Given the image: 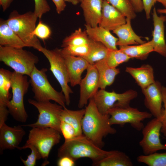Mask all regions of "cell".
Instances as JSON below:
<instances>
[{
	"label": "cell",
	"instance_id": "cell-1",
	"mask_svg": "<svg viewBox=\"0 0 166 166\" xmlns=\"http://www.w3.org/2000/svg\"><path fill=\"white\" fill-rule=\"evenodd\" d=\"M82 121L83 134L96 145L102 148L105 145L103 139L109 134H113L116 130L112 127L109 115L101 113L93 97L90 98L86 107Z\"/></svg>",
	"mask_w": 166,
	"mask_h": 166
},
{
	"label": "cell",
	"instance_id": "cell-29",
	"mask_svg": "<svg viewBox=\"0 0 166 166\" xmlns=\"http://www.w3.org/2000/svg\"><path fill=\"white\" fill-rule=\"evenodd\" d=\"M89 45V52L88 55L84 58L90 65H93L106 57L109 49L103 44L90 39Z\"/></svg>",
	"mask_w": 166,
	"mask_h": 166
},
{
	"label": "cell",
	"instance_id": "cell-38",
	"mask_svg": "<svg viewBox=\"0 0 166 166\" xmlns=\"http://www.w3.org/2000/svg\"><path fill=\"white\" fill-rule=\"evenodd\" d=\"M60 129L65 140H70L76 136V131L73 127L70 124L64 121H61Z\"/></svg>",
	"mask_w": 166,
	"mask_h": 166
},
{
	"label": "cell",
	"instance_id": "cell-31",
	"mask_svg": "<svg viewBox=\"0 0 166 166\" xmlns=\"http://www.w3.org/2000/svg\"><path fill=\"white\" fill-rule=\"evenodd\" d=\"M162 153L157 152L148 155H141L137 158L139 163L149 166H166V149Z\"/></svg>",
	"mask_w": 166,
	"mask_h": 166
},
{
	"label": "cell",
	"instance_id": "cell-11",
	"mask_svg": "<svg viewBox=\"0 0 166 166\" xmlns=\"http://www.w3.org/2000/svg\"><path fill=\"white\" fill-rule=\"evenodd\" d=\"M109 121L111 124H118L121 126L129 124L136 130H142L144 125V120L151 118L152 116L150 113L141 111L138 109L130 106L113 108L109 111Z\"/></svg>",
	"mask_w": 166,
	"mask_h": 166
},
{
	"label": "cell",
	"instance_id": "cell-4",
	"mask_svg": "<svg viewBox=\"0 0 166 166\" xmlns=\"http://www.w3.org/2000/svg\"><path fill=\"white\" fill-rule=\"evenodd\" d=\"M23 48L0 45V61L14 71L30 77L39 60L37 56Z\"/></svg>",
	"mask_w": 166,
	"mask_h": 166
},
{
	"label": "cell",
	"instance_id": "cell-14",
	"mask_svg": "<svg viewBox=\"0 0 166 166\" xmlns=\"http://www.w3.org/2000/svg\"><path fill=\"white\" fill-rule=\"evenodd\" d=\"M162 87L159 81H155L147 87L141 89L144 97V105L154 117L160 118L162 115Z\"/></svg>",
	"mask_w": 166,
	"mask_h": 166
},
{
	"label": "cell",
	"instance_id": "cell-2",
	"mask_svg": "<svg viewBox=\"0 0 166 166\" xmlns=\"http://www.w3.org/2000/svg\"><path fill=\"white\" fill-rule=\"evenodd\" d=\"M114 151L102 149L83 134L65 140L58 149L57 156L59 158L69 156L75 161L81 158H89L92 161L93 165L112 154Z\"/></svg>",
	"mask_w": 166,
	"mask_h": 166
},
{
	"label": "cell",
	"instance_id": "cell-37",
	"mask_svg": "<svg viewBox=\"0 0 166 166\" xmlns=\"http://www.w3.org/2000/svg\"><path fill=\"white\" fill-rule=\"evenodd\" d=\"M34 13L40 20L43 15L49 12L51 10L47 0H34Z\"/></svg>",
	"mask_w": 166,
	"mask_h": 166
},
{
	"label": "cell",
	"instance_id": "cell-24",
	"mask_svg": "<svg viewBox=\"0 0 166 166\" xmlns=\"http://www.w3.org/2000/svg\"><path fill=\"white\" fill-rule=\"evenodd\" d=\"M94 65L98 73L99 87L101 89H105L107 86L112 85L117 75L120 73L119 69L109 66L105 59L96 62Z\"/></svg>",
	"mask_w": 166,
	"mask_h": 166
},
{
	"label": "cell",
	"instance_id": "cell-9",
	"mask_svg": "<svg viewBox=\"0 0 166 166\" xmlns=\"http://www.w3.org/2000/svg\"><path fill=\"white\" fill-rule=\"evenodd\" d=\"M29 103L35 106L39 113L37 121L34 123L22 125L31 128H51L61 133V115L63 107L50 101L40 102L35 100L28 99Z\"/></svg>",
	"mask_w": 166,
	"mask_h": 166
},
{
	"label": "cell",
	"instance_id": "cell-40",
	"mask_svg": "<svg viewBox=\"0 0 166 166\" xmlns=\"http://www.w3.org/2000/svg\"><path fill=\"white\" fill-rule=\"evenodd\" d=\"M145 11L146 18L148 19L150 18V12L152 7L156 2V0H142Z\"/></svg>",
	"mask_w": 166,
	"mask_h": 166
},
{
	"label": "cell",
	"instance_id": "cell-20",
	"mask_svg": "<svg viewBox=\"0 0 166 166\" xmlns=\"http://www.w3.org/2000/svg\"><path fill=\"white\" fill-rule=\"evenodd\" d=\"M131 20L126 18L125 23L113 31V32L118 37L117 45H137L146 42L142 39L141 37L138 36L134 32L131 26Z\"/></svg>",
	"mask_w": 166,
	"mask_h": 166
},
{
	"label": "cell",
	"instance_id": "cell-18",
	"mask_svg": "<svg viewBox=\"0 0 166 166\" xmlns=\"http://www.w3.org/2000/svg\"><path fill=\"white\" fill-rule=\"evenodd\" d=\"M62 53L64 57L71 86L74 87L79 85L82 79V73L87 70L90 64L82 57Z\"/></svg>",
	"mask_w": 166,
	"mask_h": 166
},
{
	"label": "cell",
	"instance_id": "cell-10",
	"mask_svg": "<svg viewBox=\"0 0 166 166\" xmlns=\"http://www.w3.org/2000/svg\"><path fill=\"white\" fill-rule=\"evenodd\" d=\"M137 96V92L131 89L117 93L113 91L108 92L100 89L93 97L100 112L104 115H109V111L113 108L130 106L131 101Z\"/></svg>",
	"mask_w": 166,
	"mask_h": 166
},
{
	"label": "cell",
	"instance_id": "cell-25",
	"mask_svg": "<svg viewBox=\"0 0 166 166\" xmlns=\"http://www.w3.org/2000/svg\"><path fill=\"white\" fill-rule=\"evenodd\" d=\"M119 49L131 58L143 60L146 59L149 53L154 51L152 40L139 45L119 46Z\"/></svg>",
	"mask_w": 166,
	"mask_h": 166
},
{
	"label": "cell",
	"instance_id": "cell-6",
	"mask_svg": "<svg viewBox=\"0 0 166 166\" xmlns=\"http://www.w3.org/2000/svg\"><path fill=\"white\" fill-rule=\"evenodd\" d=\"M47 69H38L35 66L30 76V83L34 93L35 100L40 102L52 100L62 106L65 107L66 100L62 92L55 90L50 84L47 79Z\"/></svg>",
	"mask_w": 166,
	"mask_h": 166
},
{
	"label": "cell",
	"instance_id": "cell-48",
	"mask_svg": "<svg viewBox=\"0 0 166 166\" xmlns=\"http://www.w3.org/2000/svg\"><path fill=\"white\" fill-rule=\"evenodd\" d=\"M83 0H78L79 2H81Z\"/></svg>",
	"mask_w": 166,
	"mask_h": 166
},
{
	"label": "cell",
	"instance_id": "cell-5",
	"mask_svg": "<svg viewBox=\"0 0 166 166\" xmlns=\"http://www.w3.org/2000/svg\"><path fill=\"white\" fill-rule=\"evenodd\" d=\"M30 82L27 75L14 71L11 79L12 99L6 106L9 113L16 121L25 122L28 115L24 107V97L29 89Z\"/></svg>",
	"mask_w": 166,
	"mask_h": 166
},
{
	"label": "cell",
	"instance_id": "cell-27",
	"mask_svg": "<svg viewBox=\"0 0 166 166\" xmlns=\"http://www.w3.org/2000/svg\"><path fill=\"white\" fill-rule=\"evenodd\" d=\"M94 166H132L130 157L125 153L115 150L111 154L93 165Z\"/></svg>",
	"mask_w": 166,
	"mask_h": 166
},
{
	"label": "cell",
	"instance_id": "cell-12",
	"mask_svg": "<svg viewBox=\"0 0 166 166\" xmlns=\"http://www.w3.org/2000/svg\"><path fill=\"white\" fill-rule=\"evenodd\" d=\"M162 126L160 118L154 117L142 130L143 138L139 144L144 155H148L166 149V144H162L160 139Z\"/></svg>",
	"mask_w": 166,
	"mask_h": 166
},
{
	"label": "cell",
	"instance_id": "cell-17",
	"mask_svg": "<svg viewBox=\"0 0 166 166\" xmlns=\"http://www.w3.org/2000/svg\"><path fill=\"white\" fill-rule=\"evenodd\" d=\"M126 22V18L121 12L105 0L102 4V18L99 26L113 31Z\"/></svg>",
	"mask_w": 166,
	"mask_h": 166
},
{
	"label": "cell",
	"instance_id": "cell-44",
	"mask_svg": "<svg viewBox=\"0 0 166 166\" xmlns=\"http://www.w3.org/2000/svg\"><path fill=\"white\" fill-rule=\"evenodd\" d=\"M14 0H0V5L3 11H5L10 6Z\"/></svg>",
	"mask_w": 166,
	"mask_h": 166
},
{
	"label": "cell",
	"instance_id": "cell-41",
	"mask_svg": "<svg viewBox=\"0 0 166 166\" xmlns=\"http://www.w3.org/2000/svg\"><path fill=\"white\" fill-rule=\"evenodd\" d=\"M75 161L71 157L64 156L59 158L57 164L58 166H74Z\"/></svg>",
	"mask_w": 166,
	"mask_h": 166
},
{
	"label": "cell",
	"instance_id": "cell-34",
	"mask_svg": "<svg viewBox=\"0 0 166 166\" xmlns=\"http://www.w3.org/2000/svg\"><path fill=\"white\" fill-rule=\"evenodd\" d=\"M89 44L80 46H65L61 49V51L64 54L84 58L87 56L89 52L90 47Z\"/></svg>",
	"mask_w": 166,
	"mask_h": 166
},
{
	"label": "cell",
	"instance_id": "cell-35",
	"mask_svg": "<svg viewBox=\"0 0 166 166\" xmlns=\"http://www.w3.org/2000/svg\"><path fill=\"white\" fill-rule=\"evenodd\" d=\"M51 34V31L49 27L43 23L41 19L33 32L34 36L43 40L49 38Z\"/></svg>",
	"mask_w": 166,
	"mask_h": 166
},
{
	"label": "cell",
	"instance_id": "cell-21",
	"mask_svg": "<svg viewBox=\"0 0 166 166\" xmlns=\"http://www.w3.org/2000/svg\"><path fill=\"white\" fill-rule=\"evenodd\" d=\"M85 30L89 37L94 41L100 42L110 50L118 49L117 38L113 36L110 31L98 26L94 27L85 24Z\"/></svg>",
	"mask_w": 166,
	"mask_h": 166
},
{
	"label": "cell",
	"instance_id": "cell-16",
	"mask_svg": "<svg viewBox=\"0 0 166 166\" xmlns=\"http://www.w3.org/2000/svg\"><path fill=\"white\" fill-rule=\"evenodd\" d=\"M157 10L154 7L152 18L154 29L152 32V40L154 51L166 57V43L165 40L164 23L166 16L162 14L158 16Z\"/></svg>",
	"mask_w": 166,
	"mask_h": 166
},
{
	"label": "cell",
	"instance_id": "cell-13",
	"mask_svg": "<svg viewBox=\"0 0 166 166\" xmlns=\"http://www.w3.org/2000/svg\"><path fill=\"white\" fill-rule=\"evenodd\" d=\"M85 77L81 79L80 86V97L78 106L80 109L88 104L89 100L93 97L99 87V77L94 65H90L87 69Z\"/></svg>",
	"mask_w": 166,
	"mask_h": 166
},
{
	"label": "cell",
	"instance_id": "cell-15",
	"mask_svg": "<svg viewBox=\"0 0 166 166\" xmlns=\"http://www.w3.org/2000/svg\"><path fill=\"white\" fill-rule=\"evenodd\" d=\"M22 125L10 127L5 123L0 126V152L4 150L18 149L26 134Z\"/></svg>",
	"mask_w": 166,
	"mask_h": 166
},
{
	"label": "cell",
	"instance_id": "cell-32",
	"mask_svg": "<svg viewBox=\"0 0 166 166\" xmlns=\"http://www.w3.org/2000/svg\"><path fill=\"white\" fill-rule=\"evenodd\" d=\"M118 10L127 18L136 17V12L130 0H105Z\"/></svg>",
	"mask_w": 166,
	"mask_h": 166
},
{
	"label": "cell",
	"instance_id": "cell-36",
	"mask_svg": "<svg viewBox=\"0 0 166 166\" xmlns=\"http://www.w3.org/2000/svg\"><path fill=\"white\" fill-rule=\"evenodd\" d=\"M27 148L31 150V153L28 156L26 160L20 157L21 160L25 166H34L36 164L37 160L42 158L41 155L37 149L34 146H29L27 147Z\"/></svg>",
	"mask_w": 166,
	"mask_h": 166
},
{
	"label": "cell",
	"instance_id": "cell-43",
	"mask_svg": "<svg viewBox=\"0 0 166 166\" xmlns=\"http://www.w3.org/2000/svg\"><path fill=\"white\" fill-rule=\"evenodd\" d=\"M136 12H140L144 10L142 0H130Z\"/></svg>",
	"mask_w": 166,
	"mask_h": 166
},
{
	"label": "cell",
	"instance_id": "cell-47",
	"mask_svg": "<svg viewBox=\"0 0 166 166\" xmlns=\"http://www.w3.org/2000/svg\"><path fill=\"white\" fill-rule=\"evenodd\" d=\"M156 1L161 3L163 6L166 8V0H156Z\"/></svg>",
	"mask_w": 166,
	"mask_h": 166
},
{
	"label": "cell",
	"instance_id": "cell-39",
	"mask_svg": "<svg viewBox=\"0 0 166 166\" xmlns=\"http://www.w3.org/2000/svg\"><path fill=\"white\" fill-rule=\"evenodd\" d=\"M163 97V103L164 108H163L162 112L160 117L162 126L161 132L164 136L166 137V87L163 86L162 88Z\"/></svg>",
	"mask_w": 166,
	"mask_h": 166
},
{
	"label": "cell",
	"instance_id": "cell-33",
	"mask_svg": "<svg viewBox=\"0 0 166 166\" xmlns=\"http://www.w3.org/2000/svg\"><path fill=\"white\" fill-rule=\"evenodd\" d=\"M105 59L109 66L116 68L121 64L128 61L131 58L120 49H109Z\"/></svg>",
	"mask_w": 166,
	"mask_h": 166
},
{
	"label": "cell",
	"instance_id": "cell-7",
	"mask_svg": "<svg viewBox=\"0 0 166 166\" xmlns=\"http://www.w3.org/2000/svg\"><path fill=\"white\" fill-rule=\"evenodd\" d=\"M61 134L58 131L51 128H32L25 144L18 149L21 150L29 146H34L38 150L42 158L45 160V165L48 164L49 162L47 159L49 153L52 148L60 142Z\"/></svg>",
	"mask_w": 166,
	"mask_h": 166
},
{
	"label": "cell",
	"instance_id": "cell-22",
	"mask_svg": "<svg viewBox=\"0 0 166 166\" xmlns=\"http://www.w3.org/2000/svg\"><path fill=\"white\" fill-rule=\"evenodd\" d=\"M125 71L132 76L141 89L155 81L153 69L149 64H144L137 68L127 67Z\"/></svg>",
	"mask_w": 166,
	"mask_h": 166
},
{
	"label": "cell",
	"instance_id": "cell-45",
	"mask_svg": "<svg viewBox=\"0 0 166 166\" xmlns=\"http://www.w3.org/2000/svg\"><path fill=\"white\" fill-rule=\"evenodd\" d=\"M65 2H68L71 3L74 5H77L79 2L78 0H64Z\"/></svg>",
	"mask_w": 166,
	"mask_h": 166
},
{
	"label": "cell",
	"instance_id": "cell-23",
	"mask_svg": "<svg viewBox=\"0 0 166 166\" xmlns=\"http://www.w3.org/2000/svg\"><path fill=\"white\" fill-rule=\"evenodd\" d=\"M0 45L23 48L27 45L9 26L6 20H0Z\"/></svg>",
	"mask_w": 166,
	"mask_h": 166
},
{
	"label": "cell",
	"instance_id": "cell-8",
	"mask_svg": "<svg viewBox=\"0 0 166 166\" xmlns=\"http://www.w3.org/2000/svg\"><path fill=\"white\" fill-rule=\"evenodd\" d=\"M39 51L42 53L49 61L50 69L61 86L66 105H69L70 103V95L73 92L68 85L70 80L61 49L56 48L49 50L42 46Z\"/></svg>",
	"mask_w": 166,
	"mask_h": 166
},
{
	"label": "cell",
	"instance_id": "cell-28",
	"mask_svg": "<svg viewBox=\"0 0 166 166\" xmlns=\"http://www.w3.org/2000/svg\"><path fill=\"white\" fill-rule=\"evenodd\" d=\"M12 72L2 68L0 69V107H7L11 96L9 92Z\"/></svg>",
	"mask_w": 166,
	"mask_h": 166
},
{
	"label": "cell",
	"instance_id": "cell-30",
	"mask_svg": "<svg viewBox=\"0 0 166 166\" xmlns=\"http://www.w3.org/2000/svg\"><path fill=\"white\" fill-rule=\"evenodd\" d=\"M90 41L86 30H82L79 28L63 40L61 46L64 47L69 46L87 45L89 44Z\"/></svg>",
	"mask_w": 166,
	"mask_h": 166
},
{
	"label": "cell",
	"instance_id": "cell-26",
	"mask_svg": "<svg viewBox=\"0 0 166 166\" xmlns=\"http://www.w3.org/2000/svg\"><path fill=\"white\" fill-rule=\"evenodd\" d=\"M85 112V109L74 110L63 108L61 113V121L71 125L75 130L76 136L82 135L81 123Z\"/></svg>",
	"mask_w": 166,
	"mask_h": 166
},
{
	"label": "cell",
	"instance_id": "cell-42",
	"mask_svg": "<svg viewBox=\"0 0 166 166\" xmlns=\"http://www.w3.org/2000/svg\"><path fill=\"white\" fill-rule=\"evenodd\" d=\"M52 0L55 6L56 11L58 14H60L65 10L66 5L64 0Z\"/></svg>",
	"mask_w": 166,
	"mask_h": 166
},
{
	"label": "cell",
	"instance_id": "cell-46",
	"mask_svg": "<svg viewBox=\"0 0 166 166\" xmlns=\"http://www.w3.org/2000/svg\"><path fill=\"white\" fill-rule=\"evenodd\" d=\"M157 12L158 13L160 14H166V8L164 9H158L157 10Z\"/></svg>",
	"mask_w": 166,
	"mask_h": 166
},
{
	"label": "cell",
	"instance_id": "cell-19",
	"mask_svg": "<svg viewBox=\"0 0 166 166\" xmlns=\"http://www.w3.org/2000/svg\"><path fill=\"white\" fill-rule=\"evenodd\" d=\"M103 0H83L81 2L86 24L93 27L99 25L102 18Z\"/></svg>",
	"mask_w": 166,
	"mask_h": 166
},
{
	"label": "cell",
	"instance_id": "cell-3",
	"mask_svg": "<svg viewBox=\"0 0 166 166\" xmlns=\"http://www.w3.org/2000/svg\"><path fill=\"white\" fill-rule=\"evenodd\" d=\"M38 18L34 12L20 14L17 10H14L6 21L27 47H32L39 51L42 46L38 38L33 34Z\"/></svg>",
	"mask_w": 166,
	"mask_h": 166
}]
</instances>
